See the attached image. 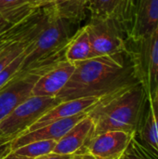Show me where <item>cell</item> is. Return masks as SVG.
I'll use <instances>...</instances> for the list:
<instances>
[{"label": "cell", "mask_w": 158, "mask_h": 159, "mask_svg": "<svg viewBox=\"0 0 158 159\" xmlns=\"http://www.w3.org/2000/svg\"><path fill=\"white\" fill-rule=\"evenodd\" d=\"M75 69L61 91V102L103 97L141 79L136 52L129 48L121 53L74 62Z\"/></svg>", "instance_id": "6da1fadb"}, {"label": "cell", "mask_w": 158, "mask_h": 159, "mask_svg": "<svg viewBox=\"0 0 158 159\" xmlns=\"http://www.w3.org/2000/svg\"><path fill=\"white\" fill-rule=\"evenodd\" d=\"M147 99L142 80L100 98L88 112L94 123V136L109 130H123L136 134Z\"/></svg>", "instance_id": "7a4b0ae2"}, {"label": "cell", "mask_w": 158, "mask_h": 159, "mask_svg": "<svg viewBox=\"0 0 158 159\" xmlns=\"http://www.w3.org/2000/svg\"><path fill=\"white\" fill-rule=\"evenodd\" d=\"M82 26L55 16L50 9L47 24L36 39L25 49L24 59L18 75L31 72L42 74L49 67L65 60L66 47Z\"/></svg>", "instance_id": "3957f363"}, {"label": "cell", "mask_w": 158, "mask_h": 159, "mask_svg": "<svg viewBox=\"0 0 158 159\" xmlns=\"http://www.w3.org/2000/svg\"><path fill=\"white\" fill-rule=\"evenodd\" d=\"M61 102L58 98L31 96L0 122V145L22 135L44 114Z\"/></svg>", "instance_id": "277c9868"}, {"label": "cell", "mask_w": 158, "mask_h": 159, "mask_svg": "<svg viewBox=\"0 0 158 159\" xmlns=\"http://www.w3.org/2000/svg\"><path fill=\"white\" fill-rule=\"evenodd\" d=\"M95 57L113 55L129 48V39L124 29L111 19H89L84 24Z\"/></svg>", "instance_id": "5b68a950"}, {"label": "cell", "mask_w": 158, "mask_h": 159, "mask_svg": "<svg viewBox=\"0 0 158 159\" xmlns=\"http://www.w3.org/2000/svg\"><path fill=\"white\" fill-rule=\"evenodd\" d=\"M49 14L50 7L47 5L7 24L0 31V51L15 44L33 43L47 24Z\"/></svg>", "instance_id": "8992f818"}, {"label": "cell", "mask_w": 158, "mask_h": 159, "mask_svg": "<svg viewBox=\"0 0 158 159\" xmlns=\"http://www.w3.org/2000/svg\"><path fill=\"white\" fill-rule=\"evenodd\" d=\"M139 44L136 52L141 79L144 84L147 96L158 97V26Z\"/></svg>", "instance_id": "52a82bcc"}, {"label": "cell", "mask_w": 158, "mask_h": 159, "mask_svg": "<svg viewBox=\"0 0 158 159\" xmlns=\"http://www.w3.org/2000/svg\"><path fill=\"white\" fill-rule=\"evenodd\" d=\"M134 136V133L123 130L105 131L93 136L79 154L88 155L93 159H119Z\"/></svg>", "instance_id": "ba28073f"}, {"label": "cell", "mask_w": 158, "mask_h": 159, "mask_svg": "<svg viewBox=\"0 0 158 159\" xmlns=\"http://www.w3.org/2000/svg\"><path fill=\"white\" fill-rule=\"evenodd\" d=\"M137 0H88L89 19H111L126 32L127 36L133 20Z\"/></svg>", "instance_id": "9c48e42d"}, {"label": "cell", "mask_w": 158, "mask_h": 159, "mask_svg": "<svg viewBox=\"0 0 158 159\" xmlns=\"http://www.w3.org/2000/svg\"><path fill=\"white\" fill-rule=\"evenodd\" d=\"M40 75L31 72L17 75L0 90V122L32 96L33 88Z\"/></svg>", "instance_id": "30bf717a"}, {"label": "cell", "mask_w": 158, "mask_h": 159, "mask_svg": "<svg viewBox=\"0 0 158 159\" xmlns=\"http://www.w3.org/2000/svg\"><path fill=\"white\" fill-rule=\"evenodd\" d=\"M75 65L62 60L43 72L36 80L32 96L56 98L71 78Z\"/></svg>", "instance_id": "8fae6325"}, {"label": "cell", "mask_w": 158, "mask_h": 159, "mask_svg": "<svg viewBox=\"0 0 158 159\" xmlns=\"http://www.w3.org/2000/svg\"><path fill=\"white\" fill-rule=\"evenodd\" d=\"M87 113H81L76 116L60 119L47 124L38 129L25 132L18 138L10 142L11 151L25 145L27 143L37 142V141H55L56 143L60 141L75 124L87 116Z\"/></svg>", "instance_id": "7c38bea8"}, {"label": "cell", "mask_w": 158, "mask_h": 159, "mask_svg": "<svg viewBox=\"0 0 158 159\" xmlns=\"http://www.w3.org/2000/svg\"><path fill=\"white\" fill-rule=\"evenodd\" d=\"M158 26V0H137L133 20L128 34L135 44L150 35Z\"/></svg>", "instance_id": "4fadbf2b"}, {"label": "cell", "mask_w": 158, "mask_h": 159, "mask_svg": "<svg viewBox=\"0 0 158 159\" xmlns=\"http://www.w3.org/2000/svg\"><path fill=\"white\" fill-rule=\"evenodd\" d=\"M93 136L94 123L87 115V116L75 124L60 141L56 143L52 153L60 155H77L83 151Z\"/></svg>", "instance_id": "5bb4252c"}, {"label": "cell", "mask_w": 158, "mask_h": 159, "mask_svg": "<svg viewBox=\"0 0 158 159\" xmlns=\"http://www.w3.org/2000/svg\"><path fill=\"white\" fill-rule=\"evenodd\" d=\"M99 100H100L99 97H87V98H80V99L61 102L58 105L47 111L46 114H44L25 132L38 129L47 124H50L60 119L71 117L81 113H87Z\"/></svg>", "instance_id": "9a60e30c"}, {"label": "cell", "mask_w": 158, "mask_h": 159, "mask_svg": "<svg viewBox=\"0 0 158 159\" xmlns=\"http://www.w3.org/2000/svg\"><path fill=\"white\" fill-rule=\"evenodd\" d=\"M147 104L136 132V137L158 157V97L147 96Z\"/></svg>", "instance_id": "2e32d148"}, {"label": "cell", "mask_w": 158, "mask_h": 159, "mask_svg": "<svg viewBox=\"0 0 158 159\" xmlns=\"http://www.w3.org/2000/svg\"><path fill=\"white\" fill-rule=\"evenodd\" d=\"M88 0H48L51 12L60 18L81 24L88 15ZM89 16V15H88Z\"/></svg>", "instance_id": "e0dca14e"}, {"label": "cell", "mask_w": 158, "mask_h": 159, "mask_svg": "<svg viewBox=\"0 0 158 159\" xmlns=\"http://www.w3.org/2000/svg\"><path fill=\"white\" fill-rule=\"evenodd\" d=\"M94 57L88 32L83 25L70 40L65 49L64 58L70 62H75Z\"/></svg>", "instance_id": "ac0fdd59"}, {"label": "cell", "mask_w": 158, "mask_h": 159, "mask_svg": "<svg viewBox=\"0 0 158 159\" xmlns=\"http://www.w3.org/2000/svg\"><path fill=\"white\" fill-rule=\"evenodd\" d=\"M55 145V141H37L22 145L11 152L22 157L35 159L39 157L52 153Z\"/></svg>", "instance_id": "d6986e66"}, {"label": "cell", "mask_w": 158, "mask_h": 159, "mask_svg": "<svg viewBox=\"0 0 158 159\" xmlns=\"http://www.w3.org/2000/svg\"><path fill=\"white\" fill-rule=\"evenodd\" d=\"M119 159H158V157L143 145L135 134L129 147Z\"/></svg>", "instance_id": "ffe728a7"}, {"label": "cell", "mask_w": 158, "mask_h": 159, "mask_svg": "<svg viewBox=\"0 0 158 159\" xmlns=\"http://www.w3.org/2000/svg\"><path fill=\"white\" fill-rule=\"evenodd\" d=\"M24 55H25V50L21 54H20L17 58H15L7 66H6L0 72V90L18 75L20 69L21 67L22 61L24 59Z\"/></svg>", "instance_id": "44dd1931"}, {"label": "cell", "mask_w": 158, "mask_h": 159, "mask_svg": "<svg viewBox=\"0 0 158 159\" xmlns=\"http://www.w3.org/2000/svg\"><path fill=\"white\" fill-rule=\"evenodd\" d=\"M29 45L30 44H25V43L15 44L1 50L0 51V72L6 66H7L15 58H17L20 54H21Z\"/></svg>", "instance_id": "7402d4cb"}, {"label": "cell", "mask_w": 158, "mask_h": 159, "mask_svg": "<svg viewBox=\"0 0 158 159\" xmlns=\"http://www.w3.org/2000/svg\"><path fill=\"white\" fill-rule=\"evenodd\" d=\"M36 7H26L15 11H10V12H5V13H0V31L5 28L7 24L10 22H14L19 20L20 19L27 16L30 14L32 11H34Z\"/></svg>", "instance_id": "603a6c76"}, {"label": "cell", "mask_w": 158, "mask_h": 159, "mask_svg": "<svg viewBox=\"0 0 158 159\" xmlns=\"http://www.w3.org/2000/svg\"><path fill=\"white\" fill-rule=\"evenodd\" d=\"M31 7H34L32 0H0V13L10 12Z\"/></svg>", "instance_id": "cb8c5ba5"}, {"label": "cell", "mask_w": 158, "mask_h": 159, "mask_svg": "<svg viewBox=\"0 0 158 159\" xmlns=\"http://www.w3.org/2000/svg\"><path fill=\"white\" fill-rule=\"evenodd\" d=\"M35 159H74V155H60V154L50 153Z\"/></svg>", "instance_id": "d4e9b609"}, {"label": "cell", "mask_w": 158, "mask_h": 159, "mask_svg": "<svg viewBox=\"0 0 158 159\" xmlns=\"http://www.w3.org/2000/svg\"><path fill=\"white\" fill-rule=\"evenodd\" d=\"M11 152V145L10 143H7L0 145V159H3L7 155Z\"/></svg>", "instance_id": "484cf974"}, {"label": "cell", "mask_w": 158, "mask_h": 159, "mask_svg": "<svg viewBox=\"0 0 158 159\" xmlns=\"http://www.w3.org/2000/svg\"><path fill=\"white\" fill-rule=\"evenodd\" d=\"M32 3H33L34 7H40L47 6L48 3V0H32Z\"/></svg>", "instance_id": "4316f807"}, {"label": "cell", "mask_w": 158, "mask_h": 159, "mask_svg": "<svg viewBox=\"0 0 158 159\" xmlns=\"http://www.w3.org/2000/svg\"><path fill=\"white\" fill-rule=\"evenodd\" d=\"M3 159H30L26 158V157H20V156H17L16 154H14L13 152H10L8 155H7Z\"/></svg>", "instance_id": "83f0119b"}, {"label": "cell", "mask_w": 158, "mask_h": 159, "mask_svg": "<svg viewBox=\"0 0 158 159\" xmlns=\"http://www.w3.org/2000/svg\"><path fill=\"white\" fill-rule=\"evenodd\" d=\"M74 159H93L91 157H89L88 155L86 154H78V155H74Z\"/></svg>", "instance_id": "f1b7e54d"}]
</instances>
